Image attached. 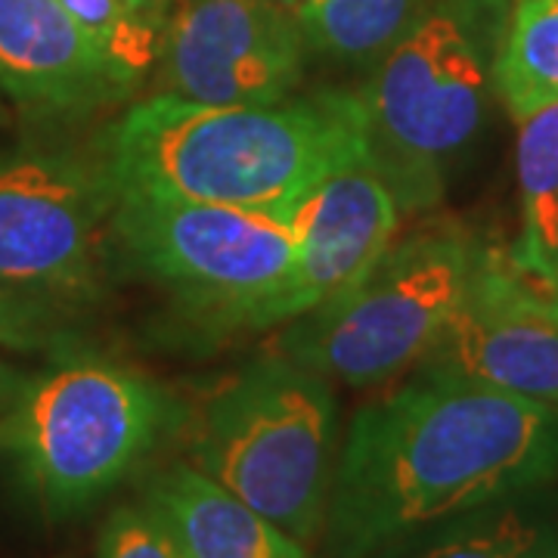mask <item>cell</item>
Segmentation results:
<instances>
[{
  "label": "cell",
  "mask_w": 558,
  "mask_h": 558,
  "mask_svg": "<svg viewBox=\"0 0 558 558\" xmlns=\"http://www.w3.org/2000/svg\"><path fill=\"white\" fill-rule=\"evenodd\" d=\"M558 472V407L422 373L360 407L323 524L329 558H376Z\"/></svg>",
  "instance_id": "6da1fadb"
},
{
  "label": "cell",
  "mask_w": 558,
  "mask_h": 558,
  "mask_svg": "<svg viewBox=\"0 0 558 558\" xmlns=\"http://www.w3.org/2000/svg\"><path fill=\"white\" fill-rule=\"evenodd\" d=\"M102 156L119 193L292 215L329 174L366 159L369 140L351 90L242 106L153 94L112 124Z\"/></svg>",
  "instance_id": "7a4b0ae2"
},
{
  "label": "cell",
  "mask_w": 558,
  "mask_h": 558,
  "mask_svg": "<svg viewBox=\"0 0 558 558\" xmlns=\"http://www.w3.org/2000/svg\"><path fill=\"white\" fill-rule=\"evenodd\" d=\"M180 425L159 381L100 354H57L0 422V453L50 519H72L137 475Z\"/></svg>",
  "instance_id": "3957f363"
},
{
  "label": "cell",
  "mask_w": 558,
  "mask_h": 558,
  "mask_svg": "<svg viewBox=\"0 0 558 558\" xmlns=\"http://www.w3.org/2000/svg\"><path fill=\"white\" fill-rule=\"evenodd\" d=\"M339 447L332 381L279 354L218 385L190 422V465L304 546L323 537Z\"/></svg>",
  "instance_id": "277c9868"
},
{
  "label": "cell",
  "mask_w": 558,
  "mask_h": 558,
  "mask_svg": "<svg viewBox=\"0 0 558 558\" xmlns=\"http://www.w3.org/2000/svg\"><path fill=\"white\" fill-rule=\"evenodd\" d=\"M481 0H435L357 90L369 156L403 211L432 208L444 168L478 137L490 60Z\"/></svg>",
  "instance_id": "5b68a950"
},
{
  "label": "cell",
  "mask_w": 558,
  "mask_h": 558,
  "mask_svg": "<svg viewBox=\"0 0 558 558\" xmlns=\"http://www.w3.org/2000/svg\"><path fill=\"white\" fill-rule=\"evenodd\" d=\"M478 252L459 227L395 240L344 295L286 323L274 351L348 388L388 385L432 354Z\"/></svg>",
  "instance_id": "8992f818"
},
{
  "label": "cell",
  "mask_w": 558,
  "mask_h": 558,
  "mask_svg": "<svg viewBox=\"0 0 558 558\" xmlns=\"http://www.w3.org/2000/svg\"><path fill=\"white\" fill-rule=\"evenodd\" d=\"M112 236L183 307L240 329H264L299 255L289 215L143 193H119Z\"/></svg>",
  "instance_id": "52a82bcc"
},
{
  "label": "cell",
  "mask_w": 558,
  "mask_h": 558,
  "mask_svg": "<svg viewBox=\"0 0 558 558\" xmlns=\"http://www.w3.org/2000/svg\"><path fill=\"white\" fill-rule=\"evenodd\" d=\"M116 202L106 156L53 146L0 156V292L53 311L94 295Z\"/></svg>",
  "instance_id": "ba28073f"
},
{
  "label": "cell",
  "mask_w": 558,
  "mask_h": 558,
  "mask_svg": "<svg viewBox=\"0 0 558 558\" xmlns=\"http://www.w3.org/2000/svg\"><path fill=\"white\" fill-rule=\"evenodd\" d=\"M307 47L277 0H178L165 22L156 94L205 106L295 94Z\"/></svg>",
  "instance_id": "9c48e42d"
},
{
  "label": "cell",
  "mask_w": 558,
  "mask_h": 558,
  "mask_svg": "<svg viewBox=\"0 0 558 558\" xmlns=\"http://www.w3.org/2000/svg\"><path fill=\"white\" fill-rule=\"evenodd\" d=\"M546 292L515 260L481 248L457 314L418 369L558 407V317Z\"/></svg>",
  "instance_id": "30bf717a"
},
{
  "label": "cell",
  "mask_w": 558,
  "mask_h": 558,
  "mask_svg": "<svg viewBox=\"0 0 558 558\" xmlns=\"http://www.w3.org/2000/svg\"><path fill=\"white\" fill-rule=\"evenodd\" d=\"M400 218L398 193L369 156L314 186L289 215L299 245L295 270L264 329L286 326L344 295L398 240Z\"/></svg>",
  "instance_id": "8fae6325"
},
{
  "label": "cell",
  "mask_w": 558,
  "mask_h": 558,
  "mask_svg": "<svg viewBox=\"0 0 558 558\" xmlns=\"http://www.w3.org/2000/svg\"><path fill=\"white\" fill-rule=\"evenodd\" d=\"M0 90L38 116H87L134 94L62 0H0Z\"/></svg>",
  "instance_id": "7c38bea8"
},
{
  "label": "cell",
  "mask_w": 558,
  "mask_h": 558,
  "mask_svg": "<svg viewBox=\"0 0 558 558\" xmlns=\"http://www.w3.org/2000/svg\"><path fill=\"white\" fill-rule=\"evenodd\" d=\"M143 502L168 521L186 558H311L301 539L190 462L161 469Z\"/></svg>",
  "instance_id": "4fadbf2b"
},
{
  "label": "cell",
  "mask_w": 558,
  "mask_h": 558,
  "mask_svg": "<svg viewBox=\"0 0 558 558\" xmlns=\"http://www.w3.org/2000/svg\"><path fill=\"white\" fill-rule=\"evenodd\" d=\"M515 124L521 236L512 260L537 286L558 292V102Z\"/></svg>",
  "instance_id": "5bb4252c"
},
{
  "label": "cell",
  "mask_w": 558,
  "mask_h": 558,
  "mask_svg": "<svg viewBox=\"0 0 558 558\" xmlns=\"http://www.w3.org/2000/svg\"><path fill=\"white\" fill-rule=\"evenodd\" d=\"M435 0H299L292 16L307 53L339 65H376Z\"/></svg>",
  "instance_id": "9a60e30c"
},
{
  "label": "cell",
  "mask_w": 558,
  "mask_h": 558,
  "mask_svg": "<svg viewBox=\"0 0 558 558\" xmlns=\"http://www.w3.org/2000/svg\"><path fill=\"white\" fill-rule=\"evenodd\" d=\"M490 78L512 121L558 102V0H512Z\"/></svg>",
  "instance_id": "2e32d148"
},
{
  "label": "cell",
  "mask_w": 558,
  "mask_h": 558,
  "mask_svg": "<svg viewBox=\"0 0 558 558\" xmlns=\"http://www.w3.org/2000/svg\"><path fill=\"white\" fill-rule=\"evenodd\" d=\"M556 553V524L515 497L444 524L438 537L410 558H553Z\"/></svg>",
  "instance_id": "e0dca14e"
},
{
  "label": "cell",
  "mask_w": 558,
  "mask_h": 558,
  "mask_svg": "<svg viewBox=\"0 0 558 558\" xmlns=\"http://www.w3.org/2000/svg\"><path fill=\"white\" fill-rule=\"evenodd\" d=\"M84 35L134 90L156 69L165 22L137 0H62Z\"/></svg>",
  "instance_id": "ac0fdd59"
},
{
  "label": "cell",
  "mask_w": 558,
  "mask_h": 558,
  "mask_svg": "<svg viewBox=\"0 0 558 558\" xmlns=\"http://www.w3.org/2000/svg\"><path fill=\"white\" fill-rule=\"evenodd\" d=\"M97 558H186L168 521L146 502L119 506L102 521Z\"/></svg>",
  "instance_id": "d6986e66"
},
{
  "label": "cell",
  "mask_w": 558,
  "mask_h": 558,
  "mask_svg": "<svg viewBox=\"0 0 558 558\" xmlns=\"http://www.w3.org/2000/svg\"><path fill=\"white\" fill-rule=\"evenodd\" d=\"M65 341L60 314L0 292V351H44Z\"/></svg>",
  "instance_id": "ffe728a7"
},
{
  "label": "cell",
  "mask_w": 558,
  "mask_h": 558,
  "mask_svg": "<svg viewBox=\"0 0 558 558\" xmlns=\"http://www.w3.org/2000/svg\"><path fill=\"white\" fill-rule=\"evenodd\" d=\"M22 381H25V376H22L20 369H13L7 360H0V422L10 413L13 400L22 391Z\"/></svg>",
  "instance_id": "44dd1931"
},
{
  "label": "cell",
  "mask_w": 558,
  "mask_h": 558,
  "mask_svg": "<svg viewBox=\"0 0 558 558\" xmlns=\"http://www.w3.org/2000/svg\"><path fill=\"white\" fill-rule=\"evenodd\" d=\"M137 3H143L149 13H156V16H161V20H168V13H171V7L178 3V0H137Z\"/></svg>",
  "instance_id": "7402d4cb"
},
{
  "label": "cell",
  "mask_w": 558,
  "mask_h": 558,
  "mask_svg": "<svg viewBox=\"0 0 558 558\" xmlns=\"http://www.w3.org/2000/svg\"><path fill=\"white\" fill-rule=\"evenodd\" d=\"M546 304H549V311L558 317V292H546Z\"/></svg>",
  "instance_id": "603a6c76"
},
{
  "label": "cell",
  "mask_w": 558,
  "mask_h": 558,
  "mask_svg": "<svg viewBox=\"0 0 558 558\" xmlns=\"http://www.w3.org/2000/svg\"><path fill=\"white\" fill-rule=\"evenodd\" d=\"M481 3H484V7H502L506 0H481Z\"/></svg>",
  "instance_id": "cb8c5ba5"
},
{
  "label": "cell",
  "mask_w": 558,
  "mask_h": 558,
  "mask_svg": "<svg viewBox=\"0 0 558 558\" xmlns=\"http://www.w3.org/2000/svg\"><path fill=\"white\" fill-rule=\"evenodd\" d=\"M277 3H282V7H289V10H292V7H295L299 0H277Z\"/></svg>",
  "instance_id": "d4e9b609"
},
{
  "label": "cell",
  "mask_w": 558,
  "mask_h": 558,
  "mask_svg": "<svg viewBox=\"0 0 558 558\" xmlns=\"http://www.w3.org/2000/svg\"><path fill=\"white\" fill-rule=\"evenodd\" d=\"M553 558H558V553H556V556H553Z\"/></svg>",
  "instance_id": "484cf974"
}]
</instances>
